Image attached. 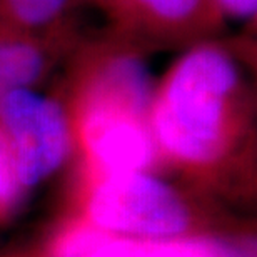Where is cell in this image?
<instances>
[{
  "label": "cell",
  "mask_w": 257,
  "mask_h": 257,
  "mask_svg": "<svg viewBox=\"0 0 257 257\" xmlns=\"http://www.w3.org/2000/svg\"><path fill=\"white\" fill-rule=\"evenodd\" d=\"M149 125L157 154L192 171L232 159L249 136L242 57L215 39L186 47L154 87Z\"/></svg>",
  "instance_id": "obj_1"
},
{
  "label": "cell",
  "mask_w": 257,
  "mask_h": 257,
  "mask_svg": "<svg viewBox=\"0 0 257 257\" xmlns=\"http://www.w3.org/2000/svg\"><path fill=\"white\" fill-rule=\"evenodd\" d=\"M72 136L95 176L146 171L157 157L151 105L112 90L70 94Z\"/></svg>",
  "instance_id": "obj_2"
},
{
  "label": "cell",
  "mask_w": 257,
  "mask_h": 257,
  "mask_svg": "<svg viewBox=\"0 0 257 257\" xmlns=\"http://www.w3.org/2000/svg\"><path fill=\"white\" fill-rule=\"evenodd\" d=\"M89 219L104 232L141 239L181 237L192 224L182 195L146 171L95 176Z\"/></svg>",
  "instance_id": "obj_3"
},
{
  "label": "cell",
  "mask_w": 257,
  "mask_h": 257,
  "mask_svg": "<svg viewBox=\"0 0 257 257\" xmlns=\"http://www.w3.org/2000/svg\"><path fill=\"white\" fill-rule=\"evenodd\" d=\"M0 132L9 144L24 189L52 176L74 144L67 107L32 87L15 89L0 99Z\"/></svg>",
  "instance_id": "obj_4"
},
{
  "label": "cell",
  "mask_w": 257,
  "mask_h": 257,
  "mask_svg": "<svg viewBox=\"0 0 257 257\" xmlns=\"http://www.w3.org/2000/svg\"><path fill=\"white\" fill-rule=\"evenodd\" d=\"M110 22L114 34L146 50L189 47L214 39L224 19L214 0H80Z\"/></svg>",
  "instance_id": "obj_5"
},
{
  "label": "cell",
  "mask_w": 257,
  "mask_h": 257,
  "mask_svg": "<svg viewBox=\"0 0 257 257\" xmlns=\"http://www.w3.org/2000/svg\"><path fill=\"white\" fill-rule=\"evenodd\" d=\"M52 257H250L234 244L210 237L141 239L104 232L94 225L70 229Z\"/></svg>",
  "instance_id": "obj_6"
},
{
  "label": "cell",
  "mask_w": 257,
  "mask_h": 257,
  "mask_svg": "<svg viewBox=\"0 0 257 257\" xmlns=\"http://www.w3.org/2000/svg\"><path fill=\"white\" fill-rule=\"evenodd\" d=\"M74 40L70 27L52 34H27L0 25V99L42 80L74 47Z\"/></svg>",
  "instance_id": "obj_7"
},
{
  "label": "cell",
  "mask_w": 257,
  "mask_h": 257,
  "mask_svg": "<svg viewBox=\"0 0 257 257\" xmlns=\"http://www.w3.org/2000/svg\"><path fill=\"white\" fill-rule=\"evenodd\" d=\"M80 0H0V25L27 34L69 29V15Z\"/></svg>",
  "instance_id": "obj_8"
},
{
  "label": "cell",
  "mask_w": 257,
  "mask_h": 257,
  "mask_svg": "<svg viewBox=\"0 0 257 257\" xmlns=\"http://www.w3.org/2000/svg\"><path fill=\"white\" fill-rule=\"evenodd\" d=\"M24 194V186L19 179L12 152L0 132V214L9 212Z\"/></svg>",
  "instance_id": "obj_9"
},
{
  "label": "cell",
  "mask_w": 257,
  "mask_h": 257,
  "mask_svg": "<svg viewBox=\"0 0 257 257\" xmlns=\"http://www.w3.org/2000/svg\"><path fill=\"white\" fill-rule=\"evenodd\" d=\"M215 7L219 9L222 19L240 20V22H250L255 20L257 14V0H214Z\"/></svg>",
  "instance_id": "obj_10"
}]
</instances>
